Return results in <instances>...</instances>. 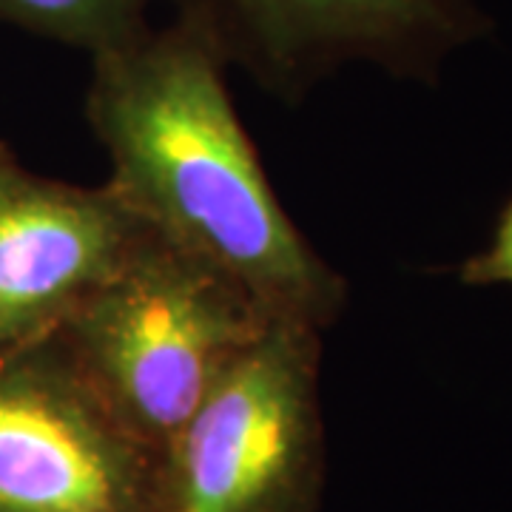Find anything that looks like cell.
<instances>
[{
	"label": "cell",
	"instance_id": "cell-1",
	"mask_svg": "<svg viewBox=\"0 0 512 512\" xmlns=\"http://www.w3.org/2000/svg\"><path fill=\"white\" fill-rule=\"evenodd\" d=\"M92 63L86 117L109 151L117 197L154 234L231 276L271 319L333 325L348 285L274 194L220 52L174 18Z\"/></svg>",
	"mask_w": 512,
	"mask_h": 512
},
{
	"label": "cell",
	"instance_id": "cell-2",
	"mask_svg": "<svg viewBox=\"0 0 512 512\" xmlns=\"http://www.w3.org/2000/svg\"><path fill=\"white\" fill-rule=\"evenodd\" d=\"M271 322L217 265L148 231L55 342L128 436L157 458Z\"/></svg>",
	"mask_w": 512,
	"mask_h": 512
},
{
	"label": "cell",
	"instance_id": "cell-3",
	"mask_svg": "<svg viewBox=\"0 0 512 512\" xmlns=\"http://www.w3.org/2000/svg\"><path fill=\"white\" fill-rule=\"evenodd\" d=\"M322 330L276 319L231 359L154 461L148 512H316L328 453Z\"/></svg>",
	"mask_w": 512,
	"mask_h": 512
},
{
	"label": "cell",
	"instance_id": "cell-4",
	"mask_svg": "<svg viewBox=\"0 0 512 512\" xmlns=\"http://www.w3.org/2000/svg\"><path fill=\"white\" fill-rule=\"evenodd\" d=\"M228 63L274 92H302L333 69L365 60L436 80L444 57L487 35L473 0H168Z\"/></svg>",
	"mask_w": 512,
	"mask_h": 512
},
{
	"label": "cell",
	"instance_id": "cell-5",
	"mask_svg": "<svg viewBox=\"0 0 512 512\" xmlns=\"http://www.w3.org/2000/svg\"><path fill=\"white\" fill-rule=\"evenodd\" d=\"M154 461L55 339L0 362V512H148Z\"/></svg>",
	"mask_w": 512,
	"mask_h": 512
},
{
	"label": "cell",
	"instance_id": "cell-6",
	"mask_svg": "<svg viewBox=\"0 0 512 512\" xmlns=\"http://www.w3.org/2000/svg\"><path fill=\"white\" fill-rule=\"evenodd\" d=\"M151 231L109 183L37 177L0 154V362L52 342Z\"/></svg>",
	"mask_w": 512,
	"mask_h": 512
},
{
	"label": "cell",
	"instance_id": "cell-7",
	"mask_svg": "<svg viewBox=\"0 0 512 512\" xmlns=\"http://www.w3.org/2000/svg\"><path fill=\"white\" fill-rule=\"evenodd\" d=\"M157 0H0V20L89 55L126 46L148 29Z\"/></svg>",
	"mask_w": 512,
	"mask_h": 512
},
{
	"label": "cell",
	"instance_id": "cell-8",
	"mask_svg": "<svg viewBox=\"0 0 512 512\" xmlns=\"http://www.w3.org/2000/svg\"><path fill=\"white\" fill-rule=\"evenodd\" d=\"M458 279L473 288L512 285V194L495 220L493 237L487 242V248L470 256L458 268Z\"/></svg>",
	"mask_w": 512,
	"mask_h": 512
},
{
	"label": "cell",
	"instance_id": "cell-9",
	"mask_svg": "<svg viewBox=\"0 0 512 512\" xmlns=\"http://www.w3.org/2000/svg\"><path fill=\"white\" fill-rule=\"evenodd\" d=\"M3 151H6V146H0V154H3Z\"/></svg>",
	"mask_w": 512,
	"mask_h": 512
}]
</instances>
